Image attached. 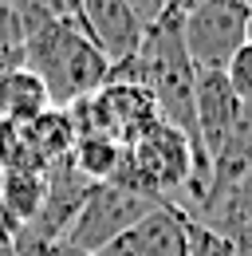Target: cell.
Listing matches in <instances>:
<instances>
[{
  "label": "cell",
  "mask_w": 252,
  "mask_h": 256,
  "mask_svg": "<svg viewBox=\"0 0 252 256\" xmlns=\"http://www.w3.org/2000/svg\"><path fill=\"white\" fill-rule=\"evenodd\" d=\"M205 224H213V228H220V232H228V228H236V224H252V174L228 193L224 209H220L213 221H205Z\"/></svg>",
  "instance_id": "cell-12"
},
{
  "label": "cell",
  "mask_w": 252,
  "mask_h": 256,
  "mask_svg": "<svg viewBox=\"0 0 252 256\" xmlns=\"http://www.w3.org/2000/svg\"><path fill=\"white\" fill-rule=\"evenodd\" d=\"M24 48H20V64L40 75V83L48 87V98L56 110L75 106L79 98H91L106 75L110 64L106 56L94 48L87 36L79 32L75 20L48 12L44 4L24 0Z\"/></svg>",
  "instance_id": "cell-1"
},
{
  "label": "cell",
  "mask_w": 252,
  "mask_h": 256,
  "mask_svg": "<svg viewBox=\"0 0 252 256\" xmlns=\"http://www.w3.org/2000/svg\"><path fill=\"white\" fill-rule=\"evenodd\" d=\"M248 4H252V0H248Z\"/></svg>",
  "instance_id": "cell-23"
},
{
  "label": "cell",
  "mask_w": 252,
  "mask_h": 256,
  "mask_svg": "<svg viewBox=\"0 0 252 256\" xmlns=\"http://www.w3.org/2000/svg\"><path fill=\"white\" fill-rule=\"evenodd\" d=\"M193 110H197V138H201V154L213 162L220 146L232 138V130L244 118V102L232 95L224 71H201L197 67V83H193Z\"/></svg>",
  "instance_id": "cell-5"
},
{
  "label": "cell",
  "mask_w": 252,
  "mask_h": 256,
  "mask_svg": "<svg viewBox=\"0 0 252 256\" xmlns=\"http://www.w3.org/2000/svg\"><path fill=\"white\" fill-rule=\"evenodd\" d=\"M44 193H48V174H32V170H4L0 174V205L8 209V217L20 228H28L40 217Z\"/></svg>",
  "instance_id": "cell-9"
},
{
  "label": "cell",
  "mask_w": 252,
  "mask_h": 256,
  "mask_svg": "<svg viewBox=\"0 0 252 256\" xmlns=\"http://www.w3.org/2000/svg\"><path fill=\"white\" fill-rule=\"evenodd\" d=\"M244 44H252V8H248V24H244Z\"/></svg>",
  "instance_id": "cell-21"
},
{
  "label": "cell",
  "mask_w": 252,
  "mask_h": 256,
  "mask_svg": "<svg viewBox=\"0 0 252 256\" xmlns=\"http://www.w3.org/2000/svg\"><path fill=\"white\" fill-rule=\"evenodd\" d=\"M122 150H126L122 142H114V138H106V134H79L67 162L75 166L79 178H87L91 186H102V182L114 178V170H118V162H122Z\"/></svg>",
  "instance_id": "cell-10"
},
{
  "label": "cell",
  "mask_w": 252,
  "mask_h": 256,
  "mask_svg": "<svg viewBox=\"0 0 252 256\" xmlns=\"http://www.w3.org/2000/svg\"><path fill=\"white\" fill-rule=\"evenodd\" d=\"M75 24L106 56L110 67L130 60V56H138L142 36H146V24L134 16V8L126 0H79Z\"/></svg>",
  "instance_id": "cell-4"
},
{
  "label": "cell",
  "mask_w": 252,
  "mask_h": 256,
  "mask_svg": "<svg viewBox=\"0 0 252 256\" xmlns=\"http://www.w3.org/2000/svg\"><path fill=\"white\" fill-rule=\"evenodd\" d=\"M12 154H16V126H8V122L0 118V174L8 170Z\"/></svg>",
  "instance_id": "cell-15"
},
{
  "label": "cell",
  "mask_w": 252,
  "mask_h": 256,
  "mask_svg": "<svg viewBox=\"0 0 252 256\" xmlns=\"http://www.w3.org/2000/svg\"><path fill=\"white\" fill-rule=\"evenodd\" d=\"M248 0H193L182 12V40L193 67L224 71L228 60L244 48Z\"/></svg>",
  "instance_id": "cell-2"
},
{
  "label": "cell",
  "mask_w": 252,
  "mask_h": 256,
  "mask_svg": "<svg viewBox=\"0 0 252 256\" xmlns=\"http://www.w3.org/2000/svg\"><path fill=\"white\" fill-rule=\"evenodd\" d=\"M16 236H20V224L8 217V209L0 205V244H16Z\"/></svg>",
  "instance_id": "cell-16"
},
{
  "label": "cell",
  "mask_w": 252,
  "mask_h": 256,
  "mask_svg": "<svg viewBox=\"0 0 252 256\" xmlns=\"http://www.w3.org/2000/svg\"><path fill=\"white\" fill-rule=\"evenodd\" d=\"M16 142H20L44 170H52V166L67 162V158H71V150H75V126H71V114L52 106V110H44L40 118H32L28 126H16Z\"/></svg>",
  "instance_id": "cell-7"
},
{
  "label": "cell",
  "mask_w": 252,
  "mask_h": 256,
  "mask_svg": "<svg viewBox=\"0 0 252 256\" xmlns=\"http://www.w3.org/2000/svg\"><path fill=\"white\" fill-rule=\"evenodd\" d=\"M20 248V244H16ZM20 256H40V248H20Z\"/></svg>",
  "instance_id": "cell-22"
},
{
  "label": "cell",
  "mask_w": 252,
  "mask_h": 256,
  "mask_svg": "<svg viewBox=\"0 0 252 256\" xmlns=\"http://www.w3.org/2000/svg\"><path fill=\"white\" fill-rule=\"evenodd\" d=\"M36 4H44L48 12H56V16H67V20H75V12H79V0H36Z\"/></svg>",
  "instance_id": "cell-17"
},
{
  "label": "cell",
  "mask_w": 252,
  "mask_h": 256,
  "mask_svg": "<svg viewBox=\"0 0 252 256\" xmlns=\"http://www.w3.org/2000/svg\"><path fill=\"white\" fill-rule=\"evenodd\" d=\"M158 205H162V201L142 197V193H130V190H122V186H110V182L91 186V193L83 197V205H79L71 228L63 232V244L83 248V252H102L114 236H122L130 224H138L150 209H158Z\"/></svg>",
  "instance_id": "cell-3"
},
{
  "label": "cell",
  "mask_w": 252,
  "mask_h": 256,
  "mask_svg": "<svg viewBox=\"0 0 252 256\" xmlns=\"http://www.w3.org/2000/svg\"><path fill=\"white\" fill-rule=\"evenodd\" d=\"M40 256H94V252H83V248H71V244L56 240V244H44V248H40Z\"/></svg>",
  "instance_id": "cell-18"
},
{
  "label": "cell",
  "mask_w": 252,
  "mask_h": 256,
  "mask_svg": "<svg viewBox=\"0 0 252 256\" xmlns=\"http://www.w3.org/2000/svg\"><path fill=\"white\" fill-rule=\"evenodd\" d=\"M224 79H228V87H232V95L240 98L244 106H252V44H244L228 67H224Z\"/></svg>",
  "instance_id": "cell-13"
},
{
  "label": "cell",
  "mask_w": 252,
  "mask_h": 256,
  "mask_svg": "<svg viewBox=\"0 0 252 256\" xmlns=\"http://www.w3.org/2000/svg\"><path fill=\"white\" fill-rule=\"evenodd\" d=\"M44 110H52V98H48V87L40 83V75L28 71L24 64L8 67L0 79V118L8 126H28Z\"/></svg>",
  "instance_id": "cell-8"
},
{
  "label": "cell",
  "mask_w": 252,
  "mask_h": 256,
  "mask_svg": "<svg viewBox=\"0 0 252 256\" xmlns=\"http://www.w3.org/2000/svg\"><path fill=\"white\" fill-rule=\"evenodd\" d=\"M94 256H186V209L162 201Z\"/></svg>",
  "instance_id": "cell-6"
},
{
  "label": "cell",
  "mask_w": 252,
  "mask_h": 256,
  "mask_svg": "<svg viewBox=\"0 0 252 256\" xmlns=\"http://www.w3.org/2000/svg\"><path fill=\"white\" fill-rule=\"evenodd\" d=\"M0 256H20V248L16 244H0Z\"/></svg>",
  "instance_id": "cell-20"
},
{
  "label": "cell",
  "mask_w": 252,
  "mask_h": 256,
  "mask_svg": "<svg viewBox=\"0 0 252 256\" xmlns=\"http://www.w3.org/2000/svg\"><path fill=\"white\" fill-rule=\"evenodd\" d=\"M224 236L232 240V256H252V224H236Z\"/></svg>",
  "instance_id": "cell-14"
},
{
  "label": "cell",
  "mask_w": 252,
  "mask_h": 256,
  "mask_svg": "<svg viewBox=\"0 0 252 256\" xmlns=\"http://www.w3.org/2000/svg\"><path fill=\"white\" fill-rule=\"evenodd\" d=\"M186 256H232V240L186 209Z\"/></svg>",
  "instance_id": "cell-11"
},
{
  "label": "cell",
  "mask_w": 252,
  "mask_h": 256,
  "mask_svg": "<svg viewBox=\"0 0 252 256\" xmlns=\"http://www.w3.org/2000/svg\"><path fill=\"white\" fill-rule=\"evenodd\" d=\"M16 64H20V56H0V79H4L8 67H16Z\"/></svg>",
  "instance_id": "cell-19"
}]
</instances>
